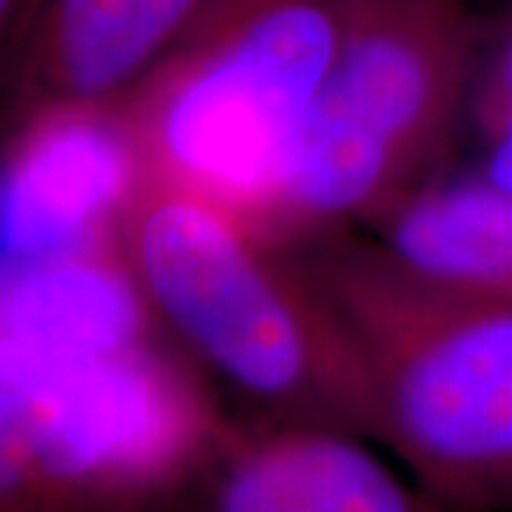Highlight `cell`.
Listing matches in <instances>:
<instances>
[{"instance_id": "6da1fadb", "label": "cell", "mask_w": 512, "mask_h": 512, "mask_svg": "<svg viewBox=\"0 0 512 512\" xmlns=\"http://www.w3.org/2000/svg\"><path fill=\"white\" fill-rule=\"evenodd\" d=\"M120 239L157 325L265 424L376 436L359 350L299 256L151 174L128 202Z\"/></svg>"}, {"instance_id": "7a4b0ae2", "label": "cell", "mask_w": 512, "mask_h": 512, "mask_svg": "<svg viewBox=\"0 0 512 512\" xmlns=\"http://www.w3.org/2000/svg\"><path fill=\"white\" fill-rule=\"evenodd\" d=\"M296 256L359 350L376 439L439 495L512 504V302L430 288L370 242Z\"/></svg>"}, {"instance_id": "3957f363", "label": "cell", "mask_w": 512, "mask_h": 512, "mask_svg": "<svg viewBox=\"0 0 512 512\" xmlns=\"http://www.w3.org/2000/svg\"><path fill=\"white\" fill-rule=\"evenodd\" d=\"M359 0H220L126 109L151 177L271 239L299 140Z\"/></svg>"}, {"instance_id": "277c9868", "label": "cell", "mask_w": 512, "mask_h": 512, "mask_svg": "<svg viewBox=\"0 0 512 512\" xmlns=\"http://www.w3.org/2000/svg\"><path fill=\"white\" fill-rule=\"evenodd\" d=\"M481 37L473 0H359L271 239L376 222L433 180L470 103Z\"/></svg>"}, {"instance_id": "5b68a950", "label": "cell", "mask_w": 512, "mask_h": 512, "mask_svg": "<svg viewBox=\"0 0 512 512\" xmlns=\"http://www.w3.org/2000/svg\"><path fill=\"white\" fill-rule=\"evenodd\" d=\"M12 339L26 367L32 512L140 510L208 470L234 433L197 373L154 339L109 356Z\"/></svg>"}, {"instance_id": "8992f818", "label": "cell", "mask_w": 512, "mask_h": 512, "mask_svg": "<svg viewBox=\"0 0 512 512\" xmlns=\"http://www.w3.org/2000/svg\"><path fill=\"white\" fill-rule=\"evenodd\" d=\"M143 174L123 111L26 114L0 160V288L43 259L117 237Z\"/></svg>"}, {"instance_id": "52a82bcc", "label": "cell", "mask_w": 512, "mask_h": 512, "mask_svg": "<svg viewBox=\"0 0 512 512\" xmlns=\"http://www.w3.org/2000/svg\"><path fill=\"white\" fill-rule=\"evenodd\" d=\"M220 0H40L15 52L23 114L123 111Z\"/></svg>"}, {"instance_id": "ba28073f", "label": "cell", "mask_w": 512, "mask_h": 512, "mask_svg": "<svg viewBox=\"0 0 512 512\" xmlns=\"http://www.w3.org/2000/svg\"><path fill=\"white\" fill-rule=\"evenodd\" d=\"M211 512H430L359 433L262 424L211 461Z\"/></svg>"}, {"instance_id": "9c48e42d", "label": "cell", "mask_w": 512, "mask_h": 512, "mask_svg": "<svg viewBox=\"0 0 512 512\" xmlns=\"http://www.w3.org/2000/svg\"><path fill=\"white\" fill-rule=\"evenodd\" d=\"M370 242L430 288L512 302V194L481 171L427 180L376 220Z\"/></svg>"}, {"instance_id": "30bf717a", "label": "cell", "mask_w": 512, "mask_h": 512, "mask_svg": "<svg viewBox=\"0 0 512 512\" xmlns=\"http://www.w3.org/2000/svg\"><path fill=\"white\" fill-rule=\"evenodd\" d=\"M154 325L120 234L43 259L0 288V333L72 356L146 345Z\"/></svg>"}, {"instance_id": "8fae6325", "label": "cell", "mask_w": 512, "mask_h": 512, "mask_svg": "<svg viewBox=\"0 0 512 512\" xmlns=\"http://www.w3.org/2000/svg\"><path fill=\"white\" fill-rule=\"evenodd\" d=\"M473 117L481 137V174L512 194V12L481 37L473 77Z\"/></svg>"}, {"instance_id": "7c38bea8", "label": "cell", "mask_w": 512, "mask_h": 512, "mask_svg": "<svg viewBox=\"0 0 512 512\" xmlns=\"http://www.w3.org/2000/svg\"><path fill=\"white\" fill-rule=\"evenodd\" d=\"M37 3L40 0H0V66L6 60H15Z\"/></svg>"}]
</instances>
